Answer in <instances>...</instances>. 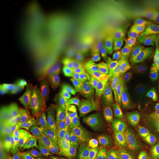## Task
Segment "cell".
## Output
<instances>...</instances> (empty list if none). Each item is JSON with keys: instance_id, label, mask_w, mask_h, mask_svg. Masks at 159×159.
<instances>
[{"instance_id": "2", "label": "cell", "mask_w": 159, "mask_h": 159, "mask_svg": "<svg viewBox=\"0 0 159 159\" xmlns=\"http://www.w3.org/2000/svg\"><path fill=\"white\" fill-rule=\"evenodd\" d=\"M141 159H150V158H149V157H144V158H141Z\"/></svg>"}, {"instance_id": "1", "label": "cell", "mask_w": 159, "mask_h": 159, "mask_svg": "<svg viewBox=\"0 0 159 159\" xmlns=\"http://www.w3.org/2000/svg\"><path fill=\"white\" fill-rule=\"evenodd\" d=\"M156 156H157V158L159 159V148H158V150L156 151Z\"/></svg>"}]
</instances>
